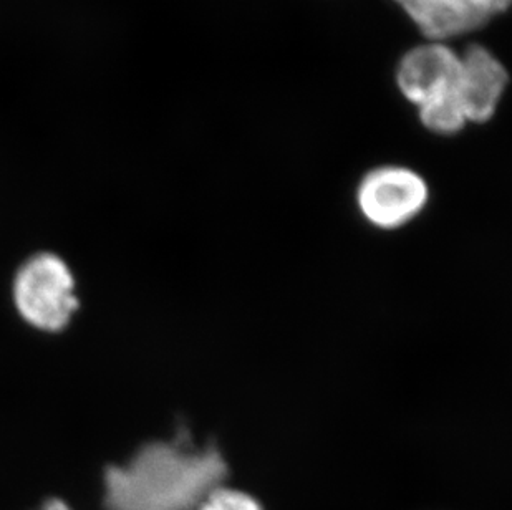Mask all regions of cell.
<instances>
[{
    "instance_id": "6da1fadb",
    "label": "cell",
    "mask_w": 512,
    "mask_h": 510,
    "mask_svg": "<svg viewBox=\"0 0 512 510\" xmlns=\"http://www.w3.org/2000/svg\"><path fill=\"white\" fill-rule=\"evenodd\" d=\"M173 438L145 441L123 462L103 471L107 510H198L223 486L228 464L213 444L196 446L188 426L179 423Z\"/></svg>"
},
{
    "instance_id": "7a4b0ae2",
    "label": "cell",
    "mask_w": 512,
    "mask_h": 510,
    "mask_svg": "<svg viewBox=\"0 0 512 510\" xmlns=\"http://www.w3.org/2000/svg\"><path fill=\"white\" fill-rule=\"evenodd\" d=\"M10 302L30 330L44 335L63 333L82 307L77 275L55 252H35L14 272Z\"/></svg>"
},
{
    "instance_id": "3957f363",
    "label": "cell",
    "mask_w": 512,
    "mask_h": 510,
    "mask_svg": "<svg viewBox=\"0 0 512 510\" xmlns=\"http://www.w3.org/2000/svg\"><path fill=\"white\" fill-rule=\"evenodd\" d=\"M461 57L443 44L421 45L398 67L401 93L420 108V120L438 135H455L468 123L461 102Z\"/></svg>"
},
{
    "instance_id": "277c9868",
    "label": "cell",
    "mask_w": 512,
    "mask_h": 510,
    "mask_svg": "<svg viewBox=\"0 0 512 510\" xmlns=\"http://www.w3.org/2000/svg\"><path fill=\"white\" fill-rule=\"evenodd\" d=\"M430 189L420 174L401 166L373 169L358 186V209L373 227L393 231L420 216Z\"/></svg>"
},
{
    "instance_id": "5b68a950",
    "label": "cell",
    "mask_w": 512,
    "mask_h": 510,
    "mask_svg": "<svg viewBox=\"0 0 512 510\" xmlns=\"http://www.w3.org/2000/svg\"><path fill=\"white\" fill-rule=\"evenodd\" d=\"M431 40L453 39L488 24L512 0H395Z\"/></svg>"
},
{
    "instance_id": "8992f818",
    "label": "cell",
    "mask_w": 512,
    "mask_h": 510,
    "mask_svg": "<svg viewBox=\"0 0 512 510\" xmlns=\"http://www.w3.org/2000/svg\"><path fill=\"white\" fill-rule=\"evenodd\" d=\"M461 67V102L466 121L491 120L508 87V70L481 45H471L466 50Z\"/></svg>"
},
{
    "instance_id": "52a82bcc",
    "label": "cell",
    "mask_w": 512,
    "mask_h": 510,
    "mask_svg": "<svg viewBox=\"0 0 512 510\" xmlns=\"http://www.w3.org/2000/svg\"><path fill=\"white\" fill-rule=\"evenodd\" d=\"M198 510H264L261 504L246 492L219 486L204 499Z\"/></svg>"
},
{
    "instance_id": "ba28073f",
    "label": "cell",
    "mask_w": 512,
    "mask_h": 510,
    "mask_svg": "<svg viewBox=\"0 0 512 510\" xmlns=\"http://www.w3.org/2000/svg\"><path fill=\"white\" fill-rule=\"evenodd\" d=\"M39 510H72L68 507L67 502H63L62 499H49L45 501Z\"/></svg>"
}]
</instances>
